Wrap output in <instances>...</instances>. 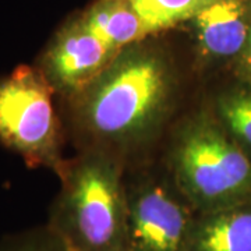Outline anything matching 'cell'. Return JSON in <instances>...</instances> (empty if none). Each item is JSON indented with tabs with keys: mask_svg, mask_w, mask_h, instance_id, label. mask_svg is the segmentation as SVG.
Instances as JSON below:
<instances>
[{
	"mask_svg": "<svg viewBox=\"0 0 251 251\" xmlns=\"http://www.w3.org/2000/svg\"><path fill=\"white\" fill-rule=\"evenodd\" d=\"M177 74L169 54L144 41L119 50L69 100L75 128L100 147L133 148L148 141L171 115Z\"/></svg>",
	"mask_w": 251,
	"mask_h": 251,
	"instance_id": "1",
	"label": "cell"
},
{
	"mask_svg": "<svg viewBox=\"0 0 251 251\" xmlns=\"http://www.w3.org/2000/svg\"><path fill=\"white\" fill-rule=\"evenodd\" d=\"M48 227L72 251H130L127 187L116 158L94 148L57 168Z\"/></svg>",
	"mask_w": 251,
	"mask_h": 251,
	"instance_id": "2",
	"label": "cell"
},
{
	"mask_svg": "<svg viewBox=\"0 0 251 251\" xmlns=\"http://www.w3.org/2000/svg\"><path fill=\"white\" fill-rule=\"evenodd\" d=\"M173 183L197 214L251 202V159L215 116L186 122L172 150Z\"/></svg>",
	"mask_w": 251,
	"mask_h": 251,
	"instance_id": "3",
	"label": "cell"
},
{
	"mask_svg": "<svg viewBox=\"0 0 251 251\" xmlns=\"http://www.w3.org/2000/svg\"><path fill=\"white\" fill-rule=\"evenodd\" d=\"M56 94L36 66L21 64L0 77V141L31 166L62 165V125Z\"/></svg>",
	"mask_w": 251,
	"mask_h": 251,
	"instance_id": "4",
	"label": "cell"
},
{
	"mask_svg": "<svg viewBox=\"0 0 251 251\" xmlns=\"http://www.w3.org/2000/svg\"><path fill=\"white\" fill-rule=\"evenodd\" d=\"M130 251H187L197 211L175 186L144 180L127 187Z\"/></svg>",
	"mask_w": 251,
	"mask_h": 251,
	"instance_id": "5",
	"label": "cell"
},
{
	"mask_svg": "<svg viewBox=\"0 0 251 251\" xmlns=\"http://www.w3.org/2000/svg\"><path fill=\"white\" fill-rule=\"evenodd\" d=\"M116 53L94 35L77 14L54 32L36 67L56 94L70 98L95 78Z\"/></svg>",
	"mask_w": 251,
	"mask_h": 251,
	"instance_id": "6",
	"label": "cell"
},
{
	"mask_svg": "<svg viewBox=\"0 0 251 251\" xmlns=\"http://www.w3.org/2000/svg\"><path fill=\"white\" fill-rule=\"evenodd\" d=\"M190 23L201 60L237 63L251 38V0H214Z\"/></svg>",
	"mask_w": 251,
	"mask_h": 251,
	"instance_id": "7",
	"label": "cell"
},
{
	"mask_svg": "<svg viewBox=\"0 0 251 251\" xmlns=\"http://www.w3.org/2000/svg\"><path fill=\"white\" fill-rule=\"evenodd\" d=\"M187 251H251V202L197 214Z\"/></svg>",
	"mask_w": 251,
	"mask_h": 251,
	"instance_id": "8",
	"label": "cell"
},
{
	"mask_svg": "<svg viewBox=\"0 0 251 251\" xmlns=\"http://www.w3.org/2000/svg\"><path fill=\"white\" fill-rule=\"evenodd\" d=\"M85 27L115 52L150 36L127 0H97L80 13Z\"/></svg>",
	"mask_w": 251,
	"mask_h": 251,
	"instance_id": "9",
	"label": "cell"
},
{
	"mask_svg": "<svg viewBox=\"0 0 251 251\" xmlns=\"http://www.w3.org/2000/svg\"><path fill=\"white\" fill-rule=\"evenodd\" d=\"M141 18L148 34L190 21L214 0H127Z\"/></svg>",
	"mask_w": 251,
	"mask_h": 251,
	"instance_id": "10",
	"label": "cell"
},
{
	"mask_svg": "<svg viewBox=\"0 0 251 251\" xmlns=\"http://www.w3.org/2000/svg\"><path fill=\"white\" fill-rule=\"evenodd\" d=\"M215 117L244 150H251V85L234 87L221 94Z\"/></svg>",
	"mask_w": 251,
	"mask_h": 251,
	"instance_id": "11",
	"label": "cell"
},
{
	"mask_svg": "<svg viewBox=\"0 0 251 251\" xmlns=\"http://www.w3.org/2000/svg\"><path fill=\"white\" fill-rule=\"evenodd\" d=\"M0 251H72L46 226L0 242Z\"/></svg>",
	"mask_w": 251,
	"mask_h": 251,
	"instance_id": "12",
	"label": "cell"
},
{
	"mask_svg": "<svg viewBox=\"0 0 251 251\" xmlns=\"http://www.w3.org/2000/svg\"><path fill=\"white\" fill-rule=\"evenodd\" d=\"M236 72L246 84L251 85V38L247 49L244 50L240 60L236 63Z\"/></svg>",
	"mask_w": 251,
	"mask_h": 251,
	"instance_id": "13",
	"label": "cell"
}]
</instances>
